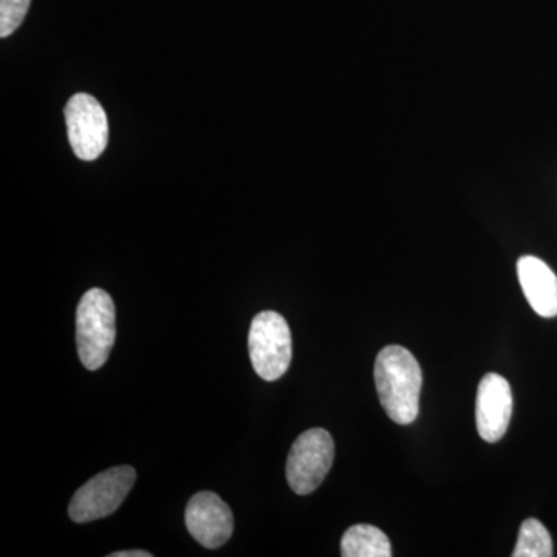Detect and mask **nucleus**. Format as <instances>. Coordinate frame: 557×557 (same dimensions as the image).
<instances>
[{
  "label": "nucleus",
  "mask_w": 557,
  "mask_h": 557,
  "mask_svg": "<svg viewBox=\"0 0 557 557\" xmlns=\"http://www.w3.org/2000/svg\"><path fill=\"white\" fill-rule=\"evenodd\" d=\"M512 416V392L509 383L497 373H487L480 381L475 421L480 437L497 443L507 434Z\"/></svg>",
  "instance_id": "obj_8"
},
{
  "label": "nucleus",
  "mask_w": 557,
  "mask_h": 557,
  "mask_svg": "<svg viewBox=\"0 0 557 557\" xmlns=\"http://www.w3.org/2000/svg\"><path fill=\"white\" fill-rule=\"evenodd\" d=\"M137 480L132 467L110 468L79 487L70 502V519L76 523L108 518L123 504Z\"/></svg>",
  "instance_id": "obj_4"
},
{
  "label": "nucleus",
  "mask_w": 557,
  "mask_h": 557,
  "mask_svg": "<svg viewBox=\"0 0 557 557\" xmlns=\"http://www.w3.org/2000/svg\"><path fill=\"white\" fill-rule=\"evenodd\" d=\"M375 384L381 406L394 423H413L420 412L423 384L416 357L401 346H387L375 361Z\"/></svg>",
  "instance_id": "obj_1"
},
{
  "label": "nucleus",
  "mask_w": 557,
  "mask_h": 557,
  "mask_svg": "<svg viewBox=\"0 0 557 557\" xmlns=\"http://www.w3.org/2000/svg\"><path fill=\"white\" fill-rule=\"evenodd\" d=\"M249 358L260 379L276 381L287 373L293 358L288 322L276 311H262L251 322Z\"/></svg>",
  "instance_id": "obj_3"
},
{
  "label": "nucleus",
  "mask_w": 557,
  "mask_h": 557,
  "mask_svg": "<svg viewBox=\"0 0 557 557\" xmlns=\"http://www.w3.org/2000/svg\"><path fill=\"white\" fill-rule=\"evenodd\" d=\"M335 458V443L325 429L313 428L300 434L288 454V485L299 496L317 491L327 478Z\"/></svg>",
  "instance_id": "obj_5"
},
{
  "label": "nucleus",
  "mask_w": 557,
  "mask_h": 557,
  "mask_svg": "<svg viewBox=\"0 0 557 557\" xmlns=\"http://www.w3.org/2000/svg\"><path fill=\"white\" fill-rule=\"evenodd\" d=\"M341 555L344 557H391V541L380 528L354 525L348 528L341 541Z\"/></svg>",
  "instance_id": "obj_10"
},
{
  "label": "nucleus",
  "mask_w": 557,
  "mask_h": 557,
  "mask_svg": "<svg viewBox=\"0 0 557 557\" xmlns=\"http://www.w3.org/2000/svg\"><path fill=\"white\" fill-rule=\"evenodd\" d=\"M520 287L539 317H557V276L544 260L523 256L518 262Z\"/></svg>",
  "instance_id": "obj_9"
},
{
  "label": "nucleus",
  "mask_w": 557,
  "mask_h": 557,
  "mask_svg": "<svg viewBox=\"0 0 557 557\" xmlns=\"http://www.w3.org/2000/svg\"><path fill=\"white\" fill-rule=\"evenodd\" d=\"M515 557H552L553 541L547 528L536 519H527L519 531Z\"/></svg>",
  "instance_id": "obj_11"
},
{
  "label": "nucleus",
  "mask_w": 557,
  "mask_h": 557,
  "mask_svg": "<svg viewBox=\"0 0 557 557\" xmlns=\"http://www.w3.org/2000/svg\"><path fill=\"white\" fill-rule=\"evenodd\" d=\"M32 0H0V36L13 35L21 27Z\"/></svg>",
  "instance_id": "obj_12"
},
{
  "label": "nucleus",
  "mask_w": 557,
  "mask_h": 557,
  "mask_svg": "<svg viewBox=\"0 0 557 557\" xmlns=\"http://www.w3.org/2000/svg\"><path fill=\"white\" fill-rule=\"evenodd\" d=\"M115 338V304L104 289H89L81 298L76 310V344L84 368H102L109 359Z\"/></svg>",
  "instance_id": "obj_2"
},
{
  "label": "nucleus",
  "mask_w": 557,
  "mask_h": 557,
  "mask_svg": "<svg viewBox=\"0 0 557 557\" xmlns=\"http://www.w3.org/2000/svg\"><path fill=\"white\" fill-rule=\"evenodd\" d=\"M185 523L190 536L208 549L222 547L233 536V512L218 494L209 491L190 498L186 507Z\"/></svg>",
  "instance_id": "obj_7"
},
{
  "label": "nucleus",
  "mask_w": 557,
  "mask_h": 557,
  "mask_svg": "<svg viewBox=\"0 0 557 557\" xmlns=\"http://www.w3.org/2000/svg\"><path fill=\"white\" fill-rule=\"evenodd\" d=\"M65 123L73 152L83 161H94L109 141V121L97 98L76 94L65 106Z\"/></svg>",
  "instance_id": "obj_6"
},
{
  "label": "nucleus",
  "mask_w": 557,
  "mask_h": 557,
  "mask_svg": "<svg viewBox=\"0 0 557 557\" xmlns=\"http://www.w3.org/2000/svg\"><path fill=\"white\" fill-rule=\"evenodd\" d=\"M109 557H152L150 553L145 549H126V552H116L109 555Z\"/></svg>",
  "instance_id": "obj_13"
}]
</instances>
